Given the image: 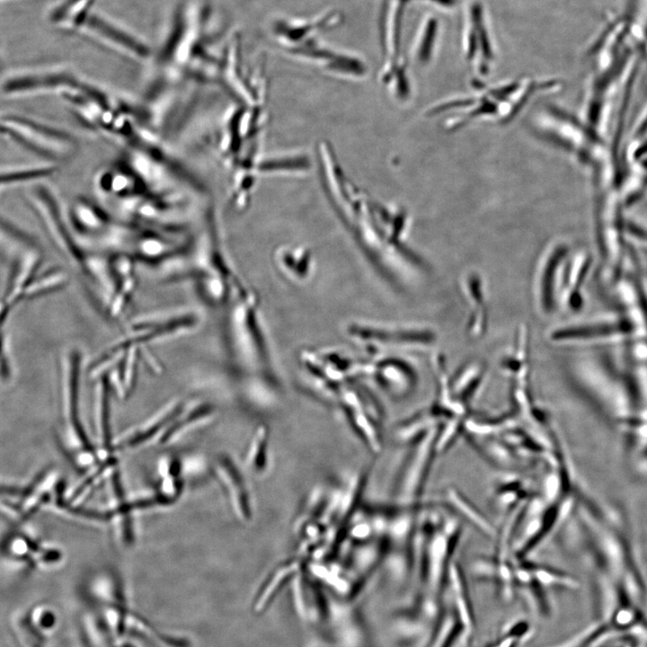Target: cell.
I'll list each match as a JSON object with an SVG mask.
<instances>
[{"mask_svg":"<svg viewBox=\"0 0 647 647\" xmlns=\"http://www.w3.org/2000/svg\"><path fill=\"white\" fill-rule=\"evenodd\" d=\"M554 80L520 78L450 96L430 104L425 115L439 118L446 130L455 132L479 121H512L539 94L558 87Z\"/></svg>","mask_w":647,"mask_h":647,"instance_id":"6da1fadb","label":"cell"},{"mask_svg":"<svg viewBox=\"0 0 647 647\" xmlns=\"http://www.w3.org/2000/svg\"><path fill=\"white\" fill-rule=\"evenodd\" d=\"M339 22V14L333 11L309 19L279 18L272 24L271 32L275 41L287 53L326 71L360 77L367 71L363 61L335 49L321 38Z\"/></svg>","mask_w":647,"mask_h":647,"instance_id":"7a4b0ae2","label":"cell"},{"mask_svg":"<svg viewBox=\"0 0 647 647\" xmlns=\"http://www.w3.org/2000/svg\"><path fill=\"white\" fill-rule=\"evenodd\" d=\"M83 361V353L76 348L66 351L62 359L60 382L64 429L59 439L73 463L86 472L100 461V456L89 441L80 419Z\"/></svg>","mask_w":647,"mask_h":647,"instance_id":"3957f363","label":"cell"},{"mask_svg":"<svg viewBox=\"0 0 647 647\" xmlns=\"http://www.w3.org/2000/svg\"><path fill=\"white\" fill-rule=\"evenodd\" d=\"M27 200L46 229L53 245L77 270L84 283L88 281L97 268L98 256L88 252L75 237L66 214L63 213L51 191L46 186L38 184L28 192Z\"/></svg>","mask_w":647,"mask_h":647,"instance_id":"277c9868","label":"cell"},{"mask_svg":"<svg viewBox=\"0 0 647 647\" xmlns=\"http://www.w3.org/2000/svg\"><path fill=\"white\" fill-rule=\"evenodd\" d=\"M1 122L2 134L42 156L45 161L57 164L76 152V141L65 132L14 115L3 116Z\"/></svg>","mask_w":647,"mask_h":647,"instance_id":"5b68a950","label":"cell"},{"mask_svg":"<svg viewBox=\"0 0 647 647\" xmlns=\"http://www.w3.org/2000/svg\"><path fill=\"white\" fill-rule=\"evenodd\" d=\"M435 428L412 443L396 478L393 499L397 508L416 509L434 458L438 454Z\"/></svg>","mask_w":647,"mask_h":647,"instance_id":"8992f818","label":"cell"},{"mask_svg":"<svg viewBox=\"0 0 647 647\" xmlns=\"http://www.w3.org/2000/svg\"><path fill=\"white\" fill-rule=\"evenodd\" d=\"M63 492L58 474L46 469L25 485L3 487V505L13 518L22 520L50 503L51 500L57 501Z\"/></svg>","mask_w":647,"mask_h":647,"instance_id":"52a82bcc","label":"cell"},{"mask_svg":"<svg viewBox=\"0 0 647 647\" xmlns=\"http://www.w3.org/2000/svg\"><path fill=\"white\" fill-rule=\"evenodd\" d=\"M57 626L58 616L47 604L35 605L13 619V632L22 647H44L46 638Z\"/></svg>","mask_w":647,"mask_h":647,"instance_id":"ba28073f","label":"cell"},{"mask_svg":"<svg viewBox=\"0 0 647 647\" xmlns=\"http://www.w3.org/2000/svg\"><path fill=\"white\" fill-rule=\"evenodd\" d=\"M182 409L180 403L169 404L145 422L123 432L113 440V453L138 448L152 439L158 441Z\"/></svg>","mask_w":647,"mask_h":647,"instance_id":"9c48e42d","label":"cell"},{"mask_svg":"<svg viewBox=\"0 0 647 647\" xmlns=\"http://www.w3.org/2000/svg\"><path fill=\"white\" fill-rule=\"evenodd\" d=\"M4 554L13 562L30 567H50L62 559L58 548L40 544L22 534H14L6 539Z\"/></svg>","mask_w":647,"mask_h":647,"instance_id":"30bf717a","label":"cell"},{"mask_svg":"<svg viewBox=\"0 0 647 647\" xmlns=\"http://www.w3.org/2000/svg\"><path fill=\"white\" fill-rule=\"evenodd\" d=\"M483 14V13H482ZM479 6H473L471 31L465 36V54L474 70L484 76L490 71L493 53Z\"/></svg>","mask_w":647,"mask_h":647,"instance_id":"8fae6325","label":"cell"},{"mask_svg":"<svg viewBox=\"0 0 647 647\" xmlns=\"http://www.w3.org/2000/svg\"><path fill=\"white\" fill-rule=\"evenodd\" d=\"M590 257L584 251L578 252L569 258L563 270L561 282V300L571 310L581 305L580 288L589 268Z\"/></svg>","mask_w":647,"mask_h":647,"instance_id":"7c38bea8","label":"cell"},{"mask_svg":"<svg viewBox=\"0 0 647 647\" xmlns=\"http://www.w3.org/2000/svg\"><path fill=\"white\" fill-rule=\"evenodd\" d=\"M445 496L448 504L483 534L489 537L495 536V530L492 523L480 510L456 488H447Z\"/></svg>","mask_w":647,"mask_h":647,"instance_id":"4fadbf2b","label":"cell"},{"mask_svg":"<svg viewBox=\"0 0 647 647\" xmlns=\"http://www.w3.org/2000/svg\"><path fill=\"white\" fill-rule=\"evenodd\" d=\"M158 489L156 494L164 506L172 504L181 494V466L178 460L166 456L160 460L157 466Z\"/></svg>","mask_w":647,"mask_h":647,"instance_id":"5bb4252c","label":"cell"},{"mask_svg":"<svg viewBox=\"0 0 647 647\" xmlns=\"http://www.w3.org/2000/svg\"><path fill=\"white\" fill-rule=\"evenodd\" d=\"M57 171V164L44 162L36 164H22L2 168L1 187H10L15 184L36 182L51 176Z\"/></svg>","mask_w":647,"mask_h":647,"instance_id":"9a60e30c","label":"cell"},{"mask_svg":"<svg viewBox=\"0 0 647 647\" xmlns=\"http://www.w3.org/2000/svg\"><path fill=\"white\" fill-rule=\"evenodd\" d=\"M82 626L85 647H134L114 639L93 610L83 616Z\"/></svg>","mask_w":647,"mask_h":647,"instance_id":"2e32d148","label":"cell"},{"mask_svg":"<svg viewBox=\"0 0 647 647\" xmlns=\"http://www.w3.org/2000/svg\"><path fill=\"white\" fill-rule=\"evenodd\" d=\"M84 20L90 28L95 30L99 33H102L112 41H115L118 44L130 49L135 54L140 57H146L149 54V49L146 46L143 45L141 42L136 40L125 32L114 28L109 23H106L103 20L98 18L97 16H85Z\"/></svg>","mask_w":647,"mask_h":647,"instance_id":"e0dca14e","label":"cell"},{"mask_svg":"<svg viewBox=\"0 0 647 647\" xmlns=\"http://www.w3.org/2000/svg\"><path fill=\"white\" fill-rule=\"evenodd\" d=\"M217 469L220 480L224 481L229 497H231V501L235 511L241 518H247V517L249 516V510L245 497V491L244 490L238 475L236 476L235 474V471L231 466L229 474L228 466L226 465H224L223 463L217 465Z\"/></svg>","mask_w":647,"mask_h":647,"instance_id":"ac0fdd59","label":"cell"},{"mask_svg":"<svg viewBox=\"0 0 647 647\" xmlns=\"http://www.w3.org/2000/svg\"><path fill=\"white\" fill-rule=\"evenodd\" d=\"M426 28L414 50V58L421 64L428 63L431 58L436 31L435 21H428Z\"/></svg>","mask_w":647,"mask_h":647,"instance_id":"d6986e66","label":"cell"},{"mask_svg":"<svg viewBox=\"0 0 647 647\" xmlns=\"http://www.w3.org/2000/svg\"><path fill=\"white\" fill-rule=\"evenodd\" d=\"M184 30L185 22L182 13L180 12L177 13L173 33L161 53V59L163 61H168L172 58V56L174 54L175 49L183 36Z\"/></svg>","mask_w":647,"mask_h":647,"instance_id":"ffe728a7","label":"cell"},{"mask_svg":"<svg viewBox=\"0 0 647 647\" xmlns=\"http://www.w3.org/2000/svg\"><path fill=\"white\" fill-rule=\"evenodd\" d=\"M265 439H261L260 437L255 439L253 442V445L251 446L249 455H248V462L249 464L256 470L259 469V467L261 465L263 460L262 457L264 456V448H265Z\"/></svg>","mask_w":647,"mask_h":647,"instance_id":"44dd1931","label":"cell"}]
</instances>
